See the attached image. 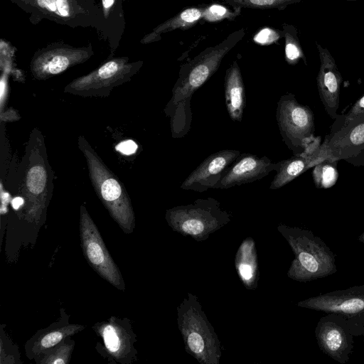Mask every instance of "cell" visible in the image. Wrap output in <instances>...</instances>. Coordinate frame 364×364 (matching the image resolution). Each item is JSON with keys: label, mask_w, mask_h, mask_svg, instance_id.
I'll use <instances>...</instances> for the list:
<instances>
[{"label": "cell", "mask_w": 364, "mask_h": 364, "mask_svg": "<svg viewBox=\"0 0 364 364\" xmlns=\"http://www.w3.org/2000/svg\"><path fill=\"white\" fill-rule=\"evenodd\" d=\"M358 241L364 244V232L358 237Z\"/></svg>", "instance_id": "cell-35"}, {"label": "cell", "mask_w": 364, "mask_h": 364, "mask_svg": "<svg viewBox=\"0 0 364 364\" xmlns=\"http://www.w3.org/2000/svg\"><path fill=\"white\" fill-rule=\"evenodd\" d=\"M277 230L287 240L294 255L287 271L289 278L306 282L337 272L335 255L311 231L284 224L279 225Z\"/></svg>", "instance_id": "cell-2"}, {"label": "cell", "mask_w": 364, "mask_h": 364, "mask_svg": "<svg viewBox=\"0 0 364 364\" xmlns=\"http://www.w3.org/2000/svg\"><path fill=\"white\" fill-rule=\"evenodd\" d=\"M137 147V144L133 140L129 139L119 143L116 149L123 154L129 155L135 153Z\"/></svg>", "instance_id": "cell-32"}, {"label": "cell", "mask_w": 364, "mask_h": 364, "mask_svg": "<svg viewBox=\"0 0 364 364\" xmlns=\"http://www.w3.org/2000/svg\"><path fill=\"white\" fill-rule=\"evenodd\" d=\"M143 61H129L128 56L112 57L90 73L78 77L64 88V92L82 97H105L112 90L131 80Z\"/></svg>", "instance_id": "cell-8"}, {"label": "cell", "mask_w": 364, "mask_h": 364, "mask_svg": "<svg viewBox=\"0 0 364 364\" xmlns=\"http://www.w3.org/2000/svg\"><path fill=\"white\" fill-rule=\"evenodd\" d=\"M84 328L81 325H69L47 331L41 335L35 341L32 347V353L34 355L44 353L48 349L54 347L64 340L66 337L73 335Z\"/></svg>", "instance_id": "cell-24"}, {"label": "cell", "mask_w": 364, "mask_h": 364, "mask_svg": "<svg viewBox=\"0 0 364 364\" xmlns=\"http://www.w3.org/2000/svg\"><path fill=\"white\" fill-rule=\"evenodd\" d=\"M165 218L173 231L198 242L206 240L230 222V215L213 198L168 209Z\"/></svg>", "instance_id": "cell-6"}, {"label": "cell", "mask_w": 364, "mask_h": 364, "mask_svg": "<svg viewBox=\"0 0 364 364\" xmlns=\"http://www.w3.org/2000/svg\"><path fill=\"white\" fill-rule=\"evenodd\" d=\"M240 154L238 150L225 149L208 156L188 176L180 188L200 193L213 188Z\"/></svg>", "instance_id": "cell-14"}, {"label": "cell", "mask_w": 364, "mask_h": 364, "mask_svg": "<svg viewBox=\"0 0 364 364\" xmlns=\"http://www.w3.org/2000/svg\"><path fill=\"white\" fill-rule=\"evenodd\" d=\"M276 119L283 141L294 155H310L319 151V140L314 137V114L309 107L299 104L293 94L281 96Z\"/></svg>", "instance_id": "cell-7"}, {"label": "cell", "mask_w": 364, "mask_h": 364, "mask_svg": "<svg viewBox=\"0 0 364 364\" xmlns=\"http://www.w3.org/2000/svg\"><path fill=\"white\" fill-rule=\"evenodd\" d=\"M297 306L341 314L364 328V284L311 296L299 301Z\"/></svg>", "instance_id": "cell-13"}, {"label": "cell", "mask_w": 364, "mask_h": 364, "mask_svg": "<svg viewBox=\"0 0 364 364\" xmlns=\"http://www.w3.org/2000/svg\"><path fill=\"white\" fill-rule=\"evenodd\" d=\"M225 105L234 122H241L245 107V91L241 71L237 61L227 69L224 82Z\"/></svg>", "instance_id": "cell-19"}, {"label": "cell", "mask_w": 364, "mask_h": 364, "mask_svg": "<svg viewBox=\"0 0 364 364\" xmlns=\"http://www.w3.org/2000/svg\"><path fill=\"white\" fill-rule=\"evenodd\" d=\"M24 194L30 205L27 216L33 219L45 208L48 193V172L43 162L32 163L27 169Z\"/></svg>", "instance_id": "cell-18"}, {"label": "cell", "mask_w": 364, "mask_h": 364, "mask_svg": "<svg viewBox=\"0 0 364 364\" xmlns=\"http://www.w3.org/2000/svg\"><path fill=\"white\" fill-rule=\"evenodd\" d=\"M73 348V343H59L57 347H53L45 353V357L41 363L46 364H67L69 363L70 354Z\"/></svg>", "instance_id": "cell-28"}, {"label": "cell", "mask_w": 364, "mask_h": 364, "mask_svg": "<svg viewBox=\"0 0 364 364\" xmlns=\"http://www.w3.org/2000/svg\"><path fill=\"white\" fill-rule=\"evenodd\" d=\"M245 30L240 28L230 33L215 46L206 48L190 62L183 65L172 89V97L164 112L170 118L172 136H185L191 128V100L200 88L219 68L226 55L243 38Z\"/></svg>", "instance_id": "cell-1"}, {"label": "cell", "mask_w": 364, "mask_h": 364, "mask_svg": "<svg viewBox=\"0 0 364 364\" xmlns=\"http://www.w3.org/2000/svg\"><path fill=\"white\" fill-rule=\"evenodd\" d=\"M323 159L318 151L310 155H294L289 159L277 162V173L270 183L269 188L276 190L284 186Z\"/></svg>", "instance_id": "cell-22"}, {"label": "cell", "mask_w": 364, "mask_h": 364, "mask_svg": "<svg viewBox=\"0 0 364 364\" xmlns=\"http://www.w3.org/2000/svg\"><path fill=\"white\" fill-rule=\"evenodd\" d=\"M350 1H355V0H350Z\"/></svg>", "instance_id": "cell-36"}, {"label": "cell", "mask_w": 364, "mask_h": 364, "mask_svg": "<svg viewBox=\"0 0 364 364\" xmlns=\"http://www.w3.org/2000/svg\"><path fill=\"white\" fill-rule=\"evenodd\" d=\"M126 0H100V21L96 30L107 43L110 56L119 46L126 28L125 12L123 8Z\"/></svg>", "instance_id": "cell-17"}, {"label": "cell", "mask_w": 364, "mask_h": 364, "mask_svg": "<svg viewBox=\"0 0 364 364\" xmlns=\"http://www.w3.org/2000/svg\"><path fill=\"white\" fill-rule=\"evenodd\" d=\"M78 146L87 161L89 176L99 198L126 233L132 232L135 218L127 190L83 136Z\"/></svg>", "instance_id": "cell-4"}, {"label": "cell", "mask_w": 364, "mask_h": 364, "mask_svg": "<svg viewBox=\"0 0 364 364\" xmlns=\"http://www.w3.org/2000/svg\"><path fill=\"white\" fill-rule=\"evenodd\" d=\"M321 66L317 77L319 97L326 111L335 118L339 104L342 78L335 61L326 49L318 46Z\"/></svg>", "instance_id": "cell-16"}, {"label": "cell", "mask_w": 364, "mask_h": 364, "mask_svg": "<svg viewBox=\"0 0 364 364\" xmlns=\"http://www.w3.org/2000/svg\"><path fill=\"white\" fill-rule=\"evenodd\" d=\"M80 233L85 258L92 267L109 283L124 290L120 271L107 250L98 229L86 208L80 207Z\"/></svg>", "instance_id": "cell-12"}, {"label": "cell", "mask_w": 364, "mask_h": 364, "mask_svg": "<svg viewBox=\"0 0 364 364\" xmlns=\"http://www.w3.org/2000/svg\"><path fill=\"white\" fill-rule=\"evenodd\" d=\"M282 27V36L285 39V58L288 63L293 65L303 58L304 54L295 28L286 23Z\"/></svg>", "instance_id": "cell-27"}, {"label": "cell", "mask_w": 364, "mask_h": 364, "mask_svg": "<svg viewBox=\"0 0 364 364\" xmlns=\"http://www.w3.org/2000/svg\"><path fill=\"white\" fill-rule=\"evenodd\" d=\"M235 269L247 289L257 287L259 278L258 258L255 240L249 237L239 246L235 254Z\"/></svg>", "instance_id": "cell-20"}, {"label": "cell", "mask_w": 364, "mask_h": 364, "mask_svg": "<svg viewBox=\"0 0 364 364\" xmlns=\"http://www.w3.org/2000/svg\"><path fill=\"white\" fill-rule=\"evenodd\" d=\"M177 323L189 355L200 364L220 363V341L196 295L188 292L177 307Z\"/></svg>", "instance_id": "cell-3"}, {"label": "cell", "mask_w": 364, "mask_h": 364, "mask_svg": "<svg viewBox=\"0 0 364 364\" xmlns=\"http://www.w3.org/2000/svg\"><path fill=\"white\" fill-rule=\"evenodd\" d=\"M336 161L323 159L314 166L313 178L315 184L319 188H329L337 179Z\"/></svg>", "instance_id": "cell-26"}, {"label": "cell", "mask_w": 364, "mask_h": 364, "mask_svg": "<svg viewBox=\"0 0 364 364\" xmlns=\"http://www.w3.org/2000/svg\"><path fill=\"white\" fill-rule=\"evenodd\" d=\"M319 155L334 161L364 162V114L343 120L341 125L334 124L329 138L320 146Z\"/></svg>", "instance_id": "cell-11"}, {"label": "cell", "mask_w": 364, "mask_h": 364, "mask_svg": "<svg viewBox=\"0 0 364 364\" xmlns=\"http://www.w3.org/2000/svg\"><path fill=\"white\" fill-rule=\"evenodd\" d=\"M363 114H364V95L355 102L343 120L349 121Z\"/></svg>", "instance_id": "cell-31"}, {"label": "cell", "mask_w": 364, "mask_h": 364, "mask_svg": "<svg viewBox=\"0 0 364 364\" xmlns=\"http://www.w3.org/2000/svg\"><path fill=\"white\" fill-rule=\"evenodd\" d=\"M277 169V163H274L265 156L260 157L251 154H240L213 188L227 189L252 183Z\"/></svg>", "instance_id": "cell-15"}, {"label": "cell", "mask_w": 364, "mask_h": 364, "mask_svg": "<svg viewBox=\"0 0 364 364\" xmlns=\"http://www.w3.org/2000/svg\"><path fill=\"white\" fill-rule=\"evenodd\" d=\"M282 33V31L278 32L266 28L255 36L254 41L260 44H269L277 41Z\"/></svg>", "instance_id": "cell-30"}, {"label": "cell", "mask_w": 364, "mask_h": 364, "mask_svg": "<svg viewBox=\"0 0 364 364\" xmlns=\"http://www.w3.org/2000/svg\"><path fill=\"white\" fill-rule=\"evenodd\" d=\"M10 201V196L8 193L1 191V213L4 214L7 212V204Z\"/></svg>", "instance_id": "cell-33"}, {"label": "cell", "mask_w": 364, "mask_h": 364, "mask_svg": "<svg viewBox=\"0 0 364 364\" xmlns=\"http://www.w3.org/2000/svg\"><path fill=\"white\" fill-rule=\"evenodd\" d=\"M114 318H112L107 323L97 325L96 331L103 338L108 353L115 358H122L130 350L129 336Z\"/></svg>", "instance_id": "cell-23"}, {"label": "cell", "mask_w": 364, "mask_h": 364, "mask_svg": "<svg viewBox=\"0 0 364 364\" xmlns=\"http://www.w3.org/2000/svg\"><path fill=\"white\" fill-rule=\"evenodd\" d=\"M241 9H233L230 11L227 7L216 4L206 5L203 19L210 23L218 22L223 19L234 20L241 14Z\"/></svg>", "instance_id": "cell-29"}, {"label": "cell", "mask_w": 364, "mask_h": 364, "mask_svg": "<svg viewBox=\"0 0 364 364\" xmlns=\"http://www.w3.org/2000/svg\"><path fill=\"white\" fill-rule=\"evenodd\" d=\"M232 9H273L279 11L301 0H221Z\"/></svg>", "instance_id": "cell-25"}, {"label": "cell", "mask_w": 364, "mask_h": 364, "mask_svg": "<svg viewBox=\"0 0 364 364\" xmlns=\"http://www.w3.org/2000/svg\"><path fill=\"white\" fill-rule=\"evenodd\" d=\"M93 55L91 43L74 46L61 41L55 42L35 52L30 63V70L35 79L47 80L85 63Z\"/></svg>", "instance_id": "cell-10"}, {"label": "cell", "mask_w": 364, "mask_h": 364, "mask_svg": "<svg viewBox=\"0 0 364 364\" xmlns=\"http://www.w3.org/2000/svg\"><path fill=\"white\" fill-rule=\"evenodd\" d=\"M364 334V333H363Z\"/></svg>", "instance_id": "cell-37"}, {"label": "cell", "mask_w": 364, "mask_h": 364, "mask_svg": "<svg viewBox=\"0 0 364 364\" xmlns=\"http://www.w3.org/2000/svg\"><path fill=\"white\" fill-rule=\"evenodd\" d=\"M37 25L46 19L71 28L96 29L101 18L99 2L95 0H10Z\"/></svg>", "instance_id": "cell-5"}, {"label": "cell", "mask_w": 364, "mask_h": 364, "mask_svg": "<svg viewBox=\"0 0 364 364\" xmlns=\"http://www.w3.org/2000/svg\"><path fill=\"white\" fill-rule=\"evenodd\" d=\"M206 5L184 9L174 16L155 27L140 41L143 45L152 43L161 39L162 34L176 30L187 29L203 18Z\"/></svg>", "instance_id": "cell-21"}, {"label": "cell", "mask_w": 364, "mask_h": 364, "mask_svg": "<svg viewBox=\"0 0 364 364\" xmlns=\"http://www.w3.org/2000/svg\"><path fill=\"white\" fill-rule=\"evenodd\" d=\"M24 204V199L21 197H16L11 200V205L14 210H18Z\"/></svg>", "instance_id": "cell-34"}, {"label": "cell", "mask_w": 364, "mask_h": 364, "mask_svg": "<svg viewBox=\"0 0 364 364\" xmlns=\"http://www.w3.org/2000/svg\"><path fill=\"white\" fill-rule=\"evenodd\" d=\"M363 333L362 326L341 314L332 312L321 317L315 329L319 348L341 364L346 363L353 353V336H360Z\"/></svg>", "instance_id": "cell-9"}]
</instances>
